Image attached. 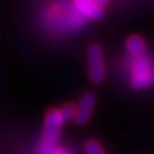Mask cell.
<instances>
[{"instance_id": "obj_1", "label": "cell", "mask_w": 154, "mask_h": 154, "mask_svg": "<svg viewBox=\"0 0 154 154\" xmlns=\"http://www.w3.org/2000/svg\"><path fill=\"white\" fill-rule=\"evenodd\" d=\"M64 124L60 110L58 109H51L46 113L45 122H44V132H43V143L56 147V143L58 142L60 134H61V126Z\"/></svg>"}, {"instance_id": "obj_2", "label": "cell", "mask_w": 154, "mask_h": 154, "mask_svg": "<svg viewBox=\"0 0 154 154\" xmlns=\"http://www.w3.org/2000/svg\"><path fill=\"white\" fill-rule=\"evenodd\" d=\"M89 76L94 84H100L106 76L103 52L98 45H91L88 50Z\"/></svg>"}, {"instance_id": "obj_3", "label": "cell", "mask_w": 154, "mask_h": 154, "mask_svg": "<svg viewBox=\"0 0 154 154\" xmlns=\"http://www.w3.org/2000/svg\"><path fill=\"white\" fill-rule=\"evenodd\" d=\"M95 104H96L95 95L91 92L85 94L82 97L78 107H76V113H75V118H74L75 123L78 125H85L91 117Z\"/></svg>"}, {"instance_id": "obj_4", "label": "cell", "mask_w": 154, "mask_h": 154, "mask_svg": "<svg viewBox=\"0 0 154 154\" xmlns=\"http://www.w3.org/2000/svg\"><path fill=\"white\" fill-rule=\"evenodd\" d=\"M74 6L78 14L89 20H101L103 17V8L95 4L92 0H74Z\"/></svg>"}, {"instance_id": "obj_5", "label": "cell", "mask_w": 154, "mask_h": 154, "mask_svg": "<svg viewBox=\"0 0 154 154\" xmlns=\"http://www.w3.org/2000/svg\"><path fill=\"white\" fill-rule=\"evenodd\" d=\"M126 49L134 58H140L146 55V44L138 35H131L126 40Z\"/></svg>"}, {"instance_id": "obj_6", "label": "cell", "mask_w": 154, "mask_h": 154, "mask_svg": "<svg viewBox=\"0 0 154 154\" xmlns=\"http://www.w3.org/2000/svg\"><path fill=\"white\" fill-rule=\"evenodd\" d=\"M153 60L144 55L140 58H135L134 61V64H132V74L134 75H138V74H143V73H147L149 72L152 68H153Z\"/></svg>"}, {"instance_id": "obj_7", "label": "cell", "mask_w": 154, "mask_h": 154, "mask_svg": "<svg viewBox=\"0 0 154 154\" xmlns=\"http://www.w3.org/2000/svg\"><path fill=\"white\" fill-rule=\"evenodd\" d=\"M58 110H60V114H61V117H62L64 124L68 123L70 119H74V118H75L76 108H75L73 104H67V106L62 107V108L58 109Z\"/></svg>"}, {"instance_id": "obj_8", "label": "cell", "mask_w": 154, "mask_h": 154, "mask_svg": "<svg viewBox=\"0 0 154 154\" xmlns=\"http://www.w3.org/2000/svg\"><path fill=\"white\" fill-rule=\"evenodd\" d=\"M85 152L86 154H106L102 149V147L100 146L98 142L96 141H88L85 144Z\"/></svg>"}, {"instance_id": "obj_9", "label": "cell", "mask_w": 154, "mask_h": 154, "mask_svg": "<svg viewBox=\"0 0 154 154\" xmlns=\"http://www.w3.org/2000/svg\"><path fill=\"white\" fill-rule=\"evenodd\" d=\"M92 2H94L95 4H97V5H100L101 8H103L104 5L108 4V0H92Z\"/></svg>"}, {"instance_id": "obj_10", "label": "cell", "mask_w": 154, "mask_h": 154, "mask_svg": "<svg viewBox=\"0 0 154 154\" xmlns=\"http://www.w3.org/2000/svg\"><path fill=\"white\" fill-rule=\"evenodd\" d=\"M52 154H68L64 149H62V148H56L54 152H52Z\"/></svg>"}, {"instance_id": "obj_11", "label": "cell", "mask_w": 154, "mask_h": 154, "mask_svg": "<svg viewBox=\"0 0 154 154\" xmlns=\"http://www.w3.org/2000/svg\"><path fill=\"white\" fill-rule=\"evenodd\" d=\"M150 75H152V79H153V83H154V67L150 69Z\"/></svg>"}]
</instances>
